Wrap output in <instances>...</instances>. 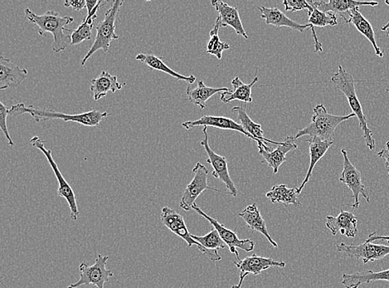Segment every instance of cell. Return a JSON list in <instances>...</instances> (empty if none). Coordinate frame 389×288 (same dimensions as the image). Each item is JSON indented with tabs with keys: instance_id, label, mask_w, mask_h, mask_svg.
Returning a JSON list of instances; mask_svg holds the SVG:
<instances>
[{
	"instance_id": "19",
	"label": "cell",
	"mask_w": 389,
	"mask_h": 288,
	"mask_svg": "<svg viewBox=\"0 0 389 288\" xmlns=\"http://www.w3.org/2000/svg\"><path fill=\"white\" fill-rule=\"evenodd\" d=\"M211 3L218 13L222 27H231L238 35L248 39V34L244 29L237 8L229 6L228 3L217 0H214Z\"/></svg>"
},
{
	"instance_id": "24",
	"label": "cell",
	"mask_w": 389,
	"mask_h": 288,
	"mask_svg": "<svg viewBox=\"0 0 389 288\" xmlns=\"http://www.w3.org/2000/svg\"><path fill=\"white\" fill-rule=\"evenodd\" d=\"M348 16L349 17L345 23H352V25L356 27V29L371 43L377 56L384 58V54L382 50H381L380 47L377 45L374 29H373V26L368 19H365L364 16L360 13L359 8L352 10L349 12Z\"/></svg>"
},
{
	"instance_id": "21",
	"label": "cell",
	"mask_w": 389,
	"mask_h": 288,
	"mask_svg": "<svg viewBox=\"0 0 389 288\" xmlns=\"http://www.w3.org/2000/svg\"><path fill=\"white\" fill-rule=\"evenodd\" d=\"M233 263L241 271V274H252L254 275L260 274L270 267H285L287 266V263L283 261H276L271 258L259 257L255 254L241 259L240 261L233 262Z\"/></svg>"
},
{
	"instance_id": "42",
	"label": "cell",
	"mask_w": 389,
	"mask_h": 288,
	"mask_svg": "<svg viewBox=\"0 0 389 288\" xmlns=\"http://www.w3.org/2000/svg\"><path fill=\"white\" fill-rule=\"evenodd\" d=\"M248 275V274H241L239 283H238L237 285H233L232 288H241V285H243L244 280L246 278V277H247Z\"/></svg>"
},
{
	"instance_id": "4",
	"label": "cell",
	"mask_w": 389,
	"mask_h": 288,
	"mask_svg": "<svg viewBox=\"0 0 389 288\" xmlns=\"http://www.w3.org/2000/svg\"><path fill=\"white\" fill-rule=\"evenodd\" d=\"M355 117L354 113L346 116L331 115L328 113L323 104L317 105L313 110L311 123L296 134V140L299 139L301 136H309L319 138L322 141H333L337 126L343 121Z\"/></svg>"
},
{
	"instance_id": "5",
	"label": "cell",
	"mask_w": 389,
	"mask_h": 288,
	"mask_svg": "<svg viewBox=\"0 0 389 288\" xmlns=\"http://www.w3.org/2000/svg\"><path fill=\"white\" fill-rule=\"evenodd\" d=\"M124 3L123 0L113 1V5L106 12L104 19L95 27V29L97 30L96 38L89 52L82 58L81 62L82 66H85L87 60L97 51L102 49L105 53H108L110 43L113 40H118L119 36L116 34V22L119 12Z\"/></svg>"
},
{
	"instance_id": "7",
	"label": "cell",
	"mask_w": 389,
	"mask_h": 288,
	"mask_svg": "<svg viewBox=\"0 0 389 288\" xmlns=\"http://www.w3.org/2000/svg\"><path fill=\"white\" fill-rule=\"evenodd\" d=\"M108 259V256L99 254L93 265L90 266L86 263H82L79 266L80 279L67 288L89 285H93L96 288H105V283L114 277L113 272L106 268Z\"/></svg>"
},
{
	"instance_id": "15",
	"label": "cell",
	"mask_w": 389,
	"mask_h": 288,
	"mask_svg": "<svg viewBox=\"0 0 389 288\" xmlns=\"http://www.w3.org/2000/svg\"><path fill=\"white\" fill-rule=\"evenodd\" d=\"M357 224L358 218L354 213L341 210L338 216H327L325 226L333 236L340 234L348 238H355L358 232Z\"/></svg>"
},
{
	"instance_id": "22",
	"label": "cell",
	"mask_w": 389,
	"mask_h": 288,
	"mask_svg": "<svg viewBox=\"0 0 389 288\" xmlns=\"http://www.w3.org/2000/svg\"><path fill=\"white\" fill-rule=\"evenodd\" d=\"M307 143L309 144V167L307 173V176L300 184L299 188H297V192L298 195L300 194L301 191L309 182V179L312 176L314 168H315L316 165L320 159H322L323 156L327 154L329 147L333 144V141H322L317 137H309L308 140L305 141Z\"/></svg>"
},
{
	"instance_id": "10",
	"label": "cell",
	"mask_w": 389,
	"mask_h": 288,
	"mask_svg": "<svg viewBox=\"0 0 389 288\" xmlns=\"http://www.w3.org/2000/svg\"><path fill=\"white\" fill-rule=\"evenodd\" d=\"M192 210L196 211L198 215L204 217V219H207L209 222L212 224L213 228L218 232V234H220L221 239L224 240L226 245L229 248L230 252L236 256L237 261H240L241 260L237 248H240V250L247 252L253 251L254 248H255L256 243L252 241V240L240 239L238 238L235 232L228 230V228H226L224 224L218 222L217 219L206 215L196 204H193Z\"/></svg>"
},
{
	"instance_id": "25",
	"label": "cell",
	"mask_w": 389,
	"mask_h": 288,
	"mask_svg": "<svg viewBox=\"0 0 389 288\" xmlns=\"http://www.w3.org/2000/svg\"><path fill=\"white\" fill-rule=\"evenodd\" d=\"M239 216L243 218L250 230L261 232L268 239L273 248L278 247V244L274 241L271 235H269L267 224H266V221L258 210L257 204L249 205L243 212L240 213Z\"/></svg>"
},
{
	"instance_id": "34",
	"label": "cell",
	"mask_w": 389,
	"mask_h": 288,
	"mask_svg": "<svg viewBox=\"0 0 389 288\" xmlns=\"http://www.w3.org/2000/svg\"><path fill=\"white\" fill-rule=\"evenodd\" d=\"M221 27L220 18L217 16L215 25H214L213 29L210 31V39L207 45V50H206L207 53L213 55V56H215L218 60H221L224 51L230 49L229 45L222 42L220 36H218V32H220Z\"/></svg>"
},
{
	"instance_id": "31",
	"label": "cell",
	"mask_w": 389,
	"mask_h": 288,
	"mask_svg": "<svg viewBox=\"0 0 389 288\" xmlns=\"http://www.w3.org/2000/svg\"><path fill=\"white\" fill-rule=\"evenodd\" d=\"M229 91L230 89L228 88H210V86H206L204 82L200 80L198 82V85L196 88L190 89L189 86H188L187 90H186V93H187V100L190 104H193L201 109H205L206 106H207L206 102L214 96V95L229 92Z\"/></svg>"
},
{
	"instance_id": "1",
	"label": "cell",
	"mask_w": 389,
	"mask_h": 288,
	"mask_svg": "<svg viewBox=\"0 0 389 288\" xmlns=\"http://www.w3.org/2000/svg\"><path fill=\"white\" fill-rule=\"evenodd\" d=\"M25 13L26 21H29L38 27V34L40 36H45L46 34L53 35L54 43L51 49L54 53L64 52L67 47L71 45V36L66 34L65 31L71 32L66 27L74 21V18L70 16L62 17L58 12L54 10L47 11L43 15H38L29 8H26Z\"/></svg>"
},
{
	"instance_id": "38",
	"label": "cell",
	"mask_w": 389,
	"mask_h": 288,
	"mask_svg": "<svg viewBox=\"0 0 389 288\" xmlns=\"http://www.w3.org/2000/svg\"><path fill=\"white\" fill-rule=\"evenodd\" d=\"M66 8H71L76 11H81L86 8V1L85 0H67L64 2Z\"/></svg>"
},
{
	"instance_id": "14",
	"label": "cell",
	"mask_w": 389,
	"mask_h": 288,
	"mask_svg": "<svg viewBox=\"0 0 389 288\" xmlns=\"http://www.w3.org/2000/svg\"><path fill=\"white\" fill-rule=\"evenodd\" d=\"M296 138L294 136H287L281 145H277L276 149H274L272 152L266 151L263 148V142H258V149H259V154L263 156V160L261 163H267L270 167L273 169L274 173H277L279 171L281 165H283L287 159V154L290 152L295 151L298 149L296 144Z\"/></svg>"
},
{
	"instance_id": "2",
	"label": "cell",
	"mask_w": 389,
	"mask_h": 288,
	"mask_svg": "<svg viewBox=\"0 0 389 288\" xmlns=\"http://www.w3.org/2000/svg\"><path fill=\"white\" fill-rule=\"evenodd\" d=\"M30 114L36 122H41L53 119L62 120L64 121H73L76 123L87 126H97L101 122L109 116L106 112L93 110L90 112L80 114H66L56 112L53 109H39L34 106H26L25 104H19L12 106L10 109V115L19 117L23 114Z\"/></svg>"
},
{
	"instance_id": "41",
	"label": "cell",
	"mask_w": 389,
	"mask_h": 288,
	"mask_svg": "<svg viewBox=\"0 0 389 288\" xmlns=\"http://www.w3.org/2000/svg\"><path fill=\"white\" fill-rule=\"evenodd\" d=\"M98 0H86L87 14H90L98 5Z\"/></svg>"
},
{
	"instance_id": "20",
	"label": "cell",
	"mask_w": 389,
	"mask_h": 288,
	"mask_svg": "<svg viewBox=\"0 0 389 288\" xmlns=\"http://www.w3.org/2000/svg\"><path fill=\"white\" fill-rule=\"evenodd\" d=\"M309 5L317 8L320 11L327 13V12H332L336 15H340V17L344 19V14H349V12L356 8L362 6H371L375 7L379 5L378 2H363V1H354V0H329L328 2L325 1H308Z\"/></svg>"
},
{
	"instance_id": "37",
	"label": "cell",
	"mask_w": 389,
	"mask_h": 288,
	"mask_svg": "<svg viewBox=\"0 0 389 288\" xmlns=\"http://www.w3.org/2000/svg\"><path fill=\"white\" fill-rule=\"evenodd\" d=\"M8 115H10V109L7 108V106L3 104V101H0V128H1L3 133L5 134L8 144H9L10 147H14V142L12 140L7 126Z\"/></svg>"
},
{
	"instance_id": "44",
	"label": "cell",
	"mask_w": 389,
	"mask_h": 288,
	"mask_svg": "<svg viewBox=\"0 0 389 288\" xmlns=\"http://www.w3.org/2000/svg\"><path fill=\"white\" fill-rule=\"evenodd\" d=\"M385 3H386V5H389V1H385Z\"/></svg>"
},
{
	"instance_id": "28",
	"label": "cell",
	"mask_w": 389,
	"mask_h": 288,
	"mask_svg": "<svg viewBox=\"0 0 389 288\" xmlns=\"http://www.w3.org/2000/svg\"><path fill=\"white\" fill-rule=\"evenodd\" d=\"M376 281L389 282V269L378 272V273L367 270L363 273L344 274L341 283L345 288H359L362 284Z\"/></svg>"
},
{
	"instance_id": "27",
	"label": "cell",
	"mask_w": 389,
	"mask_h": 288,
	"mask_svg": "<svg viewBox=\"0 0 389 288\" xmlns=\"http://www.w3.org/2000/svg\"><path fill=\"white\" fill-rule=\"evenodd\" d=\"M232 112L237 114V122L238 124L241 125L245 130L246 132H248L249 135L255 138L257 140V143L258 142H263L266 145L268 143H272L274 145H279L281 142H276L271 140L267 139L264 136V132L263 129H261V125L260 124L255 123L248 115L247 112L244 108L241 106H235L232 109Z\"/></svg>"
},
{
	"instance_id": "11",
	"label": "cell",
	"mask_w": 389,
	"mask_h": 288,
	"mask_svg": "<svg viewBox=\"0 0 389 288\" xmlns=\"http://www.w3.org/2000/svg\"><path fill=\"white\" fill-rule=\"evenodd\" d=\"M336 248L337 251L342 252L348 258L362 260L364 264L383 259L389 255V246L370 242H364L357 246L354 244L348 245L346 243H341L336 246Z\"/></svg>"
},
{
	"instance_id": "18",
	"label": "cell",
	"mask_w": 389,
	"mask_h": 288,
	"mask_svg": "<svg viewBox=\"0 0 389 288\" xmlns=\"http://www.w3.org/2000/svg\"><path fill=\"white\" fill-rule=\"evenodd\" d=\"M258 10L261 12V17L264 19L266 25L275 27H287L290 29L299 31L300 33H304V31L307 29H315V27L309 25V23L308 25H300V23L292 21L276 7H258Z\"/></svg>"
},
{
	"instance_id": "9",
	"label": "cell",
	"mask_w": 389,
	"mask_h": 288,
	"mask_svg": "<svg viewBox=\"0 0 389 288\" xmlns=\"http://www.w3.org/2000/svg\"><path fill=\"white\" fill-rule=\"evenodd\" d=\"M344 158L343 171L341 173L340 181L341 183L347 185L353 193V198L355 203L352 204H346V206H351L354 210L359 208V195H362L368 203H370V197L368 195L366 187H364L362 180V175L354 165L349 160L346 149H341Z\"/></svg>"
},
{
	"instance_id": "36",
	"label": "cell",
	"mask_w": 389,
	"mask_h": 288,
	"mask_svg": "<svg viewBox=\"0 0 389 288\" xmlns=\"http://www.w3.org/2000/svg\"><path fill=\"white\" fill-rule=\"evenodd\" d=\"M283 5L285 11L296 12L307 10L309 15L314 10V8L305 0H285Z\"/></svg>"
},
{
	"instance_id": "16",
	"label": "cell",
	"mask_w": 389,
	"mask_h": 288,
	"mask_svg": "<svg viewBox=\"0 0 389 288\" xmlns=\"http://www.w3.org/2000/svg\"><path fill=\"white\" fill-rule=\"evenodd\" d=\"M29 75L25 69L14 64L10 58H0V90L17 88Z\"/></svg>"
},
{
	"instance_id": "8",
	"label": "cell",
	"mask_w": 389,
	"mask_h": 288,
	"mask_svg": "<svg viewBox=\"0 0 389 288\" xmlns=\"http://www.w3.org/2000/svg\"><path fill=\"white\" fill-rule=\"evenodd\" d=\"M194 173L193 179L186 187L184 194H182L180 206L182 210L190 211L192 210L198 197L204 191H215L231 195L229 192L218 191V189L209 187L208 185L209 171L204 165L200 163H197L193 169Z\"/></svg>"
},
{
	"instance_id": "43",
	"label": "cell",
	"mask_w": 389,
	"mask_h": 288,
	"mask_svg": "<svg viewBox=\"0 0 389 288\" xmlns=\"http://www.w3.org/2000/svg\"><path fill=\"white\" fill-rule=\"evenodd\" d=\"M381 30L387 32V36L389 37V21L388 22L387 25H385L382 27H381Z\"/></svg>"
},
{
	"instance_id": "13",
	"label": "cell",
	"mask_w": 389,
	"mask_h": 288,
	"mask_svg": "<svg viewBox=\"0 0 389 288\" xmlns=\"http://www.w3.org/2000/svg\"><path fill=\"white\" fill-rule=\"evenodd\" d=\"M161 219L162 224H164L166 228H168L173 234L184 239L185 241L187 243L189 247L196 245L198 250H200L202 254L206 255L204 248L201 246L200 243H198L196 240L192 238V235L190 234L187 226H186L184 217L172 210V208L165 206L162 208Z\"/></svg>"
},
{
	"instance_id": "33",
	"label": "cell",
	"mask_w": 389,
	"mask_h": 288,
	"mask_svg": "<svg viewBox=\"0 0 389 288\" xmlns=\"http://www.w3.org/2000/svg\"><path fill=\"white\" fill-rule=\"evenodd\" d=\"M298 192L296 188H288L285 184H278L273 187L271 191L266 194V197L272 203H279L284 205L301 206L298 202Z\"/></svg>"
},
{
	"instance_id": "35",
	"label": "cell",
	"mask_w": 389,
	"mask_h": 288,
	"mask_svg": "<svg viewBox=\"0 0 389 288\" xmlns=\"http://www.w3.org/2000/svg\"><path fill=\"white\" fill-rule=\"evenodd\" d=\"M314 10L311 14L309 15V25L313 27H325L327 26H336L338 25V16L332 12L320 11L317 8L314 7Z\"/></svg>"
},
{
	"instance_id": "12",
	"label": "cell",
	"mask_w": 389,
	"mask_h": 288,
	"mask_svg": "<svg viewBox=\"0 0 389 288\" xmlns=\"http://www.w3.org/2000/svg\"><path fill=\"white\" fill-rule=\"evenodd\" d=\"M202 132H204V140L200 142V144L204 147L205 152L209 156L207 163L211 165L213 169V171L212 172L213 176L221 180L222 182H224L226 188L228 189L230 194L233 197H236L238 191L229 175L227 158L217 155V154L214 152L211 147H209L207 126H204Z\"/></svg>"
},
{
	"instance_id": "45",
	"label": "cell",
	"mask_w": 389,
	"mask_h": 288,
	"mask_svg": "<svg viewBox=\"0 0 389 288\" xmlns=\"http://www.w3.org/2000/svg\"><path fill=\"white\" fill-rule=\"evenodd\" d=\"M386 92L389 93V89H386Z\"/></svg>"
},
{
	"instance_id": "6",
	"label": "cell",
	"mask_w": 389,
	"mask_h": 288,
	"mask_svg": "<svg viewBox=\"0 0 389 288\" xmlns=\"http://www.w3.org/2000/svg\"><path fill=\"white\" fill-rule=\"evenodd\" d=\"M30 142L33 147L39 149L45 156L47 161H49L58 182V195L64 198L67 202L69 203L71 211V219L73 221H77L80 213L78 211L76 195H75L73 189H71L69 183L67 182L64 176H62L57 163H55L53 152H51L50 149L46 148L45 141L40 139L38 136H34Z\"/></svg>"
},
{
	"instance_id": "26",
	"label": "cell",
	"mask_w": 389,
	"mask_h": 288,
	"mask_svg": "<svg viewBox=\"0 0 389 288\" xmlns=\"http://www.w3.org/2000/svg\"><path fill=\"white\" fill-rule=\"evenodd\" d=\"M258 77H255L251 84H245L237 77L233 79L231 82L233 90L229 92L220 93V99L224 104H228L233 101H240L245 104H251L252 102V88L258 81Z\"/></svg>"
},
{
	"instance_id": "29",
	"label": "cell",
	"mask_w": 389,
	"mask_h": 288,
	"mask_svg": "<svg viewBox=\"0 0 389 288\" xmlns=\"http://www.w3.org/2000/svg\"><path fill=\"white\" fill-rule=\"evenodd\" d=\"M137 60L145 63L150 69L161 71V72L170 75V76L176 78L178 81H185L189 84H193L196 81V77L190 75V76H184L169 68L165 64L164 58L156 56L152 53H139L136 57Z\"/></svg>"
},
{
	"instance_id": "3",
	"label": "cell",
	"mask_w": 389,
	"mask_h": 288,
	"mask_svg": "<svg viewBox=\"0 0 389 288\" xmlns=\"http://www.w3.org/2000/svg\"><path fill=\"white\" fill-rule=\"evenodd\" d=\"M331 81L333 86L341 91L346 97L353 113L358 117L359 121L365 143H366L369 149L373 151L375 148V140L374 136H373V132L368 128L367 118L364 114L362 106H361L358 96H357L354 77L346 70H344L342 66L340 65L338 72L333 74Z\"/></svg>"
},
{
	"instance_id": "23",
	"label": "cell",
	"mask_w": 389,
	"mask_h": 288,
	"mask_svg": "<svg viewBox=\"0 0 389 288\" xmlns=\"http://www.w3.org/2000/svg\"><path fill=\"white\" fill-rule=\"evenodd\" d=\"M126 84H120L117 76H113L108 72L103 71L97 78L91 81V91L93 93L95 101L102 99L108 93H116L123 88Z\"/></svg>"
},
{
	"instance_id": "39",
	"label": "cell",
	"mask_w": 389,
	"mask_h": 288,
	"mask_svg": "<svg viewBox=\"0 0 389 288\" xmlns=\"http://www.w3.org/2000/svg\"><path fill=\"white\" fill-rule=\"evenodd\" d=\"M377 155L385 160V167L388 169L389 177V141L386 143V148L383 149Z\"/></svg>"
},
{
	"instance_id": "40",
	"label": "cell",
	"mask_w": 389,
	"mask_h": 288,
	"mask_svg": "<svg viewBox=\"0 0 389 288\" xmlns=\"http://www.w3.org/2000/svg\"><path fill=\"white\" fill-rule=\"evenodd\" d=\"M375 241H387L389 243V235H376V232H372L371 235L368 236V239L365 242L373 243Z\"/></svg>"
},
{
	"instance_id": "32",
	"label": "cell",
	"mask_w": 389,
	"mask_h": 288,
	"mask_svg": "<svg viewBox=\"0 0 389 288\" xmlns=\"http://www.w3.org/2000/svg\"><path fill=\"white\" fill-rule=\"evenodd\" d=\"M108 1H103L100 0L98 5L90 14H87L86 17L83 19L82 25L78 27L76 30H71V45H78L82 42L90 40L91 38V31L95 29L94 22L97 19V11L100 7L106 5Z\"/></svg>"
},
{
	"instance_id": "17",
	"label": "cell",
	"mask_w": 389,
	"mask_h": 288,
	"mask_svg": "<svg viewBox=\"0 0 389 288\" xmlns=\"http://www.w3.org/2000/svg\"><path fill=\"white\" fill-rule=\"evenodd\" d=\"M182 128L186 130H189L194 126H212V128H220L221 130H228V131H235L244 134L246 136L248 137L250 140L257 142L255 138L249 135L245 130L241 128V125L237 123V121L231 119V118L224 117H215V116H204L200 119L196 121H190L184 122L182 124Z\"/></svg>"
},
{
	"instance_id": "30",
	"label": "cell",
	"mask_w": 389,
	"mask_h": 288,
	"mask_svg": "<svg viewBox=\"0 0 389 288\" xmlns=\"http://www.w3.org/2000/svg\"><path fill=\"white\" fill-rule=\"evenodd\" d=\"M192 238L201 246L204 248L206 251V256L213 262L221 261L222 257L218 254V250H224L226 248V243L224 240L221 239L220 234L215 230L212 228V230L208 235L204 236H196L192 235Z\"/></svg>"
}]
</instances>
